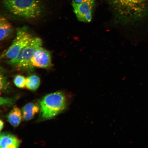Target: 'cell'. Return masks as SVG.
Instances as JSON below:
<instances>
[{
	"label": "cell",
	"instance_id": "obj_1",
	"mask_svg": "<svg viewBox=\"0 0 148 148\" xmlns=\"http://www.w3.org/2000/svg\"><path fill=\"white\" fill-rule=\"evenodd\" d=\"M4 4L11 13L25 18L38 17L42 11L41 0H5Z\"/></svg>",
	"mask_w": 148,
	"mask_h": 148
},
{
	"label": "cell",
	"instance_id": "obj_2",
	"mask_svg": "<svg viewBox=\"0 0 148 148\" xmlns=\"http://www.w3.org/2000/svg\"><path fill=\"white\" fill-rule=\"evenodd\" d=\"M41 118L44 120L55 117L66 108L67 100L64 94L57 92L46 95L40 101Z\"/></svg>",
	"mask_w": 148,
	"mask_h": 148
},
{
	"label": "cell",
	"instance_id": "obj_3",
	"mask_svg": "<svg viewBox=\"0 0 148 148\" xmlns=\"http://www.w3.org/2000/svg\"><path fill=\"white\" fill-rule=\"evenodd\" d=\"M118 14L123 16L143 14L148 10V0H107Z\"/></svg>",
	"mask_w": 148,
	"mask_h": 148
},
{
	"label": "cell",
	"instance_id": "obj_4",
	"mask_svg": "<svg viewBox=\"0 0 148 148\" xmlns=\"http://www.w3.org/2000/svg\"><path fill=\"white\" fill-rule=\"evenodd\" d=\"M42 40L38 37L33 38L17 56L13 60H9L8 63L20 69H31V60L35 51L42 47Z\"/></svg>",
	"mask_w": 148,
	"mask_h": 148
},
{
	"label": "cell",
	"instance_id": "obj_5",
	"mask_svg": "<svg viewBox=\"0 0 148 148\" xmlns=\"http://www.w3.org/2000/svg\"><path fill=\"white\" fill-rule=\"evenodd\" d=\"M33 38L25 29H18L16 38L5 53L6 58L9 61L15 58L20 51L29 43Z\"/></svg>",
	"mask_w": 148,
	"mask_h": 148
},
{
	"label": "cell",
	"instance_id": "obj_6",
	"mask_svg": "<svg viewBox=\"0 0 148 148\" xmlns=\"http://www.w3.org/2000/svg\"><path fill=\"white\" fill-rule=\"evenodd\" d=\"M95 5V3H77L73 1L72 3L74 12L77 19L84 23H89L91 21Z\"/></svg>",
	"mask_w": 148,
	"mask_h": 148
},
{
	"label": "cell",
	"instance_id": "obj_7",
	"mask_svg": "<svg viewBox=\"0 0 148 148\" xmlns=\"http://www.w3.org/2000/svg\"><path fill=\"white\" fill-rule=\"evenodd\" d=\"M51 65L50 53L42 47L37 49L31 60L32 69L34 68H48L50 67Z\"/></svg>",
	"mask_w": 148,
	"mask_h": 148
},
{
	"label": "cell",
	"instance_id": "obj_8",
	"mask_svg": "<svg viewBox=\"0 0 148 148\" xmlns=\"http://www.w3.org/2000/svg\"><path fill=\"white\" fill-rule=\"evenodd\" d=\"M20 144L19 140L14 135L7 134H1L0 136V148H18Z\"/></svg>",
	"mask_w": 148,
	"mask_h": 148
},
{
	"label": "cell",
	"instance_id": "obj_9",
	"mask_svg": "<svg viewBox=\"0 0 148 148\" xmlns=\"http://www.w3.org/2000/svg\"><path fill=\"white\" fill-rule=\"evenodd\" d=\"M39 110V107L36 103H29L25 105L23 108L24 119L27 121L32 119Z\"/></svg>",
	"mask_w": 148,
	"mask_h": 148
},
{
	"label": "cell",
	"instance_id": "obj_10",
	"mask_svg": "<svg viewBox=\"0 0 148 148\" xmlns=\"http://www.w3.org/2000/svg\"><path fill=\"white\" fill-rule=\"evenodd\" d=\"M22 118L21 111L17 107H14L7 116L9 123L14 127H18L20 124Z\"/></svg>",
	"mask_w": 148,
	"mask_h": 148
},
{
	"label": "cell",
	"instance_id": "obj_11",
	"mask_svg": "<svg viewBox=\"0 0 148 148\" xmlns=\"http://www.w3.org/2000/svg\"><path fill=\"white\" fill-rule=\"evenodd\" d=\"M40 84V79L38 76L32 75L26 78L25 86L29 90H36Z\"/></svg>",
	"mask_w": 148,
	"mask_h": 148
},
{
	"label": "cell",
	"instance_id": "obj_12",
	"mask_svg": "<svg viewBox=\"0 0 148 148\" xmlns=\"http://www.w3.org/2000/svg\"><path fill=\"white\" fill-rule=\"evenodd\" d=\"M12 30V25L8 21L0 27V41L7 38L10 34Z\"/></svg>",
	"mask_w": 148,
	"mask_h": 148
},
{
	"label": "cell",
	"instance_id": "obj_13",
	"mask_svg": "<svg viewBox=\"0 0 148 148\" xmlns=\"http://www.w3.org/2000/svg\"><path fill=\"white\" fill-rule=\"evenodd\" d=\"M26 78L23 75H18L14 77V83L18 88H23L25 86Z\"/></svg>",
	"mask_w": 148,
	"mask_h": 148
},
{
	"label": "cell",
	"instance_id": "obj_14",
	"mask_svg": "<svg viewBox=\"0 0 148 148\" xmlns=\"http://www.w3.org/2000/svg\"><path fill=\"white\" fill-rule=\"evenodd\" d=\"M15 99L0 97V106H11L15 102Z\"/></svg>",
	"mask_w": 148,
	"mask_h": 148
},
{
	"label": "cell",
	"instance_id": "obj_15",
	"mask_svg": "<svg viewBox=\"0 0 148 148\" xmlns=\"http://www.w3.org/2000/svg\"><path fill=\"white\" fill-rule=\"evenodd\" d=\"M6 85V82L5 77L0 73V90L3 89Z\"/></svg>",
	"mask_w": 148,
	"mask_h": 148
},
{
	"label": "cell",
	"instance_id": "obj_16",
	"mask_svg": "<svg viewBox=\"0 0 148 148\" xmlns=\"http://www.w3.org/2000/svg\"><path fill=\"white\" fill-rule=\"evenodd\" d=\"M96 0H74L73 1L77 3H81L83 2H88L95 3Z\"/></svg>",
	"mask_w": 148,
	"mask_h": 148
},
{
	"label": "cell",
	"instance_id": "obj_17",
	"mask_svg": "<svg viewBox=\"0 0 148 148\" xmlns=\"http://www.w3.org/2000/svg\"><path fill=\"white\" fill-rule=\"evenodd\" d=\"M7 22V20L5 18L0 16V27Z\"/></svg>",
	"mask_w": 148,
	"mask_h": 148
},
{
	"label": "cell",
	"instance_id": "obj_18",
	"mask_svg": "<svg viewBox=\"0 0 148 148\" xmlns=\"http://www.w3.org/2000/svg\"><path fill=\"white\" fill-rule=\"evenodd\" d=\"M3 125H4V124H3V122L1 120H0V131H1L3 128Z\"/></svg>",
	"mask_w": 148,
	"mask_h": 148
},
{
	"label": "cell",
	"instance_id": "obj_19",
	"mask_svg": "<svg viewBox=\"0 0 148 148\" xmlns=\"http://www.w3.org/2000/svg\"><path fill=\"white\" fill-rule=\"evenodd\" d=\"M1 65H0V71H1Z\"/></svg>",
	"mask_w": 148,
	"mask_h": 148
},
{
	"label": "cell",
	"instance_id": "obj_20",
	"mask_svg": "<svg viewBox=\"0 0 148 148\" xmlns=\"http://www.w3.org/2000/svg\"><path fill=\"white\" fill-rule=\"evenodd\" d=\"M1 134H0V136H1Z\"/></svg>",
	"mask_w": 148,
	"mask_h": 148
}]
</instances>
